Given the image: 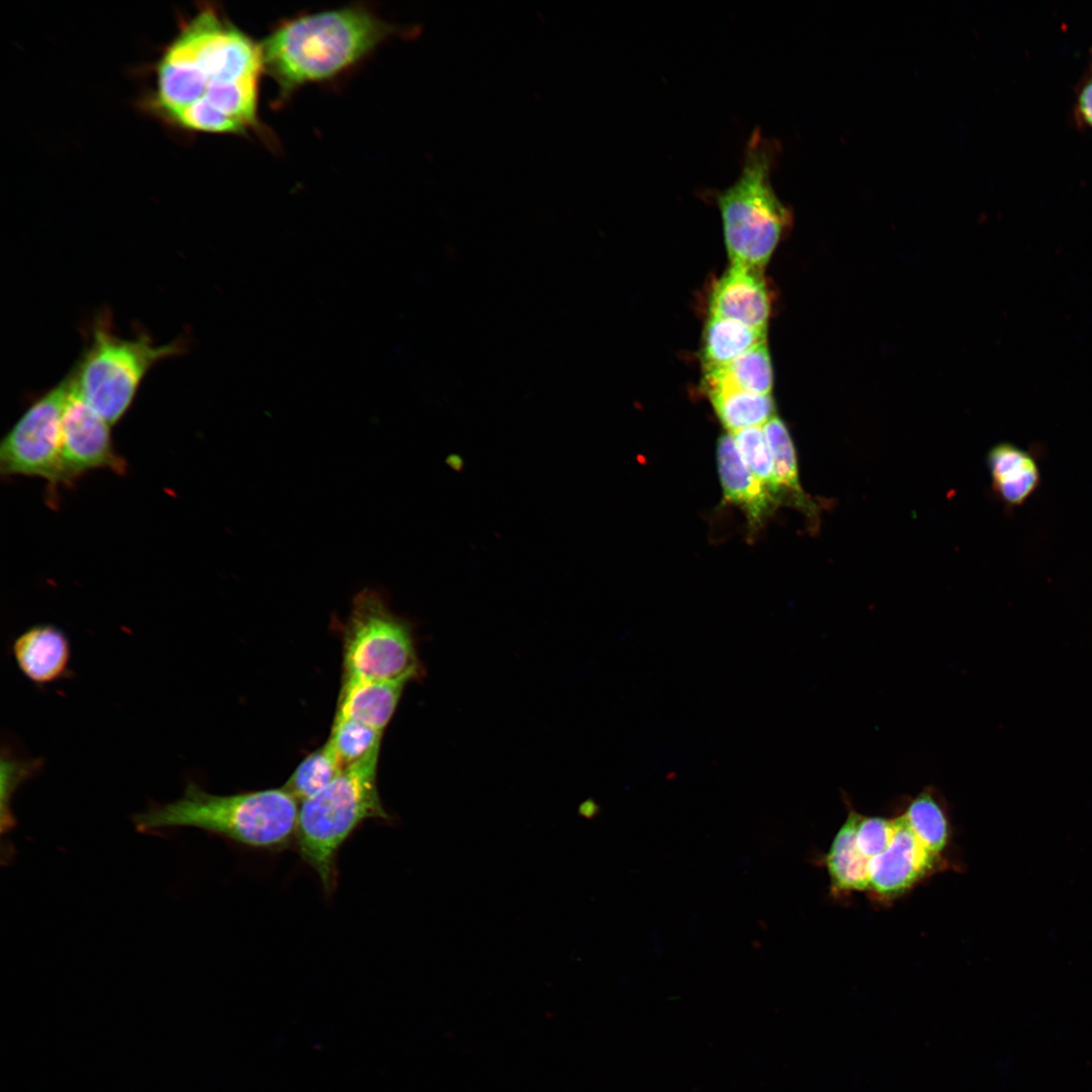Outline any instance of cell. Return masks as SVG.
Masks as SVG:
<instances>
[{"label": "cell", "mask_w": 1092, "mask_h": 1092, "mask_svg": "<svg viewBox=\"0 0 1092 1092\" xmlns=\"http://www.w3.org/2000/svg\"><path fill=\"white\" fill-rule=\"evenodd\" d=\"M774 460L776 477L782 497L788 498L793 506L809 515L816 512V506L803 491L798 474L797 454L788 428L777 416L763 426Z\"/></svg>", "instance_id": "obj_19"}, {"label": "cell", "mask_w": 1092, "mask_h": 1092, "mask_svg": "<svg viewBox=\"0 0 1092 1092\" xmlns=\"http://www.w3.org/2000/svg\"><path fill=\"white\" fill-rule=\"evenodd\" d=\"M12 650L19 669L36 684L61 677L70 658L67 637L52 625L29 628L15 639Z\"/></svg>", "instance_id": "obj_13"}, {"label": "cell", "mask_w": 1092, "mask_h": 1092, "mask_svg": "<svg viewBox=\"0 0 1092 1092\" xmlns=\"http://www.w3.org/2000/svg\"><path fill=\"white\" fill-rule=\"evenodd\" d=\"M298 801L283 787L233 795H213L189 782L183 795L133 816L143 833L200 829L239 844L280 850L295 840Z\"/></svg>", "instance_id": "obj_2"}, {"label": "cell", "mask_w": 1092, "mask_h": 1092, "mask_svg": "<svg viewBox=\"0 0 1092 1092\" xmlns=\"http://www.w3.org/2000/svg\"><path fill=\"white\" fill-rule=\"evenodd\" d=\"M717 462L726 500L743 510L751 527L758 528L772 512L778 502L748 469L732 434L723 435L719 439Z\"/></svg>", "instance_id": "obj_12"}, {"label": "cell", "mask_w": 1092, "mask_h": 1092, "mask_svg": "<svg viewBox=\"0 0 1092 1092\" xmlns=\"http://www.w3.org/2000/svg\"><path fill=\"white\" fill-rule=\"evenodd\" d=\"M406 682L344 677L337 715L351 718L383 732Z\"/></svg>", "instance_id": "obj_14"}, {"label": "cell", "mask_w": 1092, "mask_h": 1092, "mask_svg": "<svg viewBox=\"0 0 1092 1092\" xmlns=\"http://www.w3.org/2000/svg\"><path fill=\"white\" fill-rule=\"evenodd\" d=\"M772 368L766 341L724 367L705 371L704 390L735 388L755 394H770Z\"/></svg>", "instance_id": "obj_16"}, {"label": "cell", "mask_w": 1092, "mask_h": 1092, "mask_svg": "<svg viewBox=\"0 0 1092 1092\" xmlns=\"http://www.w3.org/2000/svg\"><path fill=\"white\" fill-rule=\"evenodd\" d=\"M70 374L37 398L18 419L0 444V469L7 475L43 478L51 486L63 482L62 416Z\"/></svg>", "instance_id": "obj_8"}, {"label": "cell", "mask_w": 1092, "mask_h": 1092, "mask_svg": "<svg viewBox=\"0 0 1092 1092\" xmlns=\"http://www.w3.org/2000/svg\"><path fill=\"white\" fill-rule=\"evenodd\" d=\"M993 487L1009 505H1020L1036 488L1039 480L1034 459L1011 444H998L988 454Z\"/></svg>", "instance_id": "obj_15"}, {"label": "cell", "mask_w": 1092, "mask_h": 1092, "mask_svg": "<svg viewBox=\"0 0 1092 1092\" xmlns=\"http://www.w3.org/2000/svg\"><path fill=\"white\" fill-rule=\"evenodd\" d=\"M422 674L410 623L378 592L359 593L344 632V677L407 684Z\"/></svg>", "instance_id": "obj_7"}, {"label": "cell", "mask_w": 1092, "mask_h": 1092, "mask_svg": "<svg viewBox=\"0 0 1092 1092\" xmlns=\"http://www.w3.org/2000/svg\"><path fill=\"white\" fill-rule=\"evenodd\" d=\"M184 348L180 341L155 345L146 335L122 339L99 323L71 373L83 398L112 426L130 407L149 370L161 360L183 353Z\"/></svg>", "instance_id": "obj_6"}, {"label": "cell", "mask_w": 1092, "mask_h": 1092, "mask_svg": "<svg viewBox=\"0 0 1092 1092\" xmlns=\"http://www.w3.org/2000/svg\"><path fill=\"white\" fill-rule=\"evenodd\" d=\"M779 153L778 141L755 127L736 180L725 189L703 192L720 210L731 265L762 270L792 224V211L771 184Z\"/></svg>", "instance_id": "obj_4"}, {"label": "cell", "mask_w": 1092, "mask_h": 1092, "mask_svg": "<svg viewBox=\"0 0 1092 1092\" xmlns=\"http://www.w3.org/2000/svg\"><path fill=\"white\" fill-rule=\"evenodd\" d=\"M706 393L722 425L730 433L762 427L776 416L770 394H755L735 388L712 389Z\"/></svg>", "instance_id": "obj_20"}, {"label": "cell", "mask_w": 1092, "mask_h": 1092, "mask_svg": "<svg viewBox=\"0 0 1092 1092\" xmlns=\"http://www.w3.org/2000/svg\"><path fill=\"white\" fill-rule=\"evenodd\" d=\"M393 28L363 8L289 20L260 44L263 70L283 90L329 79L371 52Z\"/></svg>", "instance_id": "obj_3"}, {"label": "cell", "mask_w": 1092, "mask_h": 1092, "mask_svg": "<svg viewBox=\"0 0 1092 1092\" xmlns=\"http://www.w3.org/2000/svg\"><path fill=\"white\" fill-rule=\"evenodd\" d=\"M857 817L858 813L850 810L825 856L832 888L837 892L869 890V859L855 842Z\"/></svg>", "instance_id": "obj_18"}, {"label": "cell", "mask_w": 1092, "mask_h": 1092, "mask_svg": "<svg viewBox=\"0 0 1092 1092\" xmlns=\"http://www.w3.org/2000/svg\"><path fill=\"white\" fill-rule=\"evenodd\" d=\"M382 732L364 723L336 714L327 740L342 769L379 754Z\"/></svg>", "instance_id": "obj_21"}, {"label": "cell", "mask_w": 1092, "mask_h": 1092, "mask_svg": "<svg viewBox=\"0 0 1092 1092\" xmlns=\"http://www.w3.org/2000/svg\"><path fill=\"white\" fill-rule=\"evenodd\" d=\"M730 434L748 469L779 504L782 500V494L762 427L748 428Z\"/></svg>", "instance_id": "obj_24"}, {"label": "cell", "mask_w": 1092, "mask_h": 1092, "mask_svg": "<svg viewBox=\"0 0 1092 1092\" xmlns=\"http://www.w3.org/2000/svg\"><path fill=\"white\" fill-rule=\"evenodd\" d=\"M1077 112L1082 120L1092 128V74L1084 81L1078 92Z\"/></svg>", "instance_id": "obj_26"}, {"label": "cell", "mask_w": 1092, "mask_h": 1092, "mask_svg": "<svg viewBox=\"0 0 1092 1092\" xmlns=\"http://www.w3.org/2000/svg\"><path fill=\"white\" fill-rule=\"evenodd\" d=\"M766 341V329L710 316L701 350L705 371L724 367L759 343Z\"/></svg>", "instance_id": "obj_17"}, {"label": "cell", "mask_w": 1092, "mask_h": 1092, "mask_svg": "<svg viewBox=\"0 0 1092 1092\" xmlns=\"http://www.w3.org/2000/svg\"><path fill=\"white\" fill-rule=\"evenodd\" d=\"M895 820L869 817L858 814L855 826V842L860 853L871 859L884 852L895 834Z\"/></svg>", "instance_id": "obj_25"}, {"label": "cell", "mask_w": 1092, "mask_h": 1092, "mask_svg": "<svg viewBox=\"0 0 1092 1092\" xmlns=\"http://www.w3.org/2000/svg\"><path fill=\"white\" fill-rule=\"evenodd\" d=\"M711 316L766 329L770 299L761 270L731 265L710 298Z\"/></svg>", "instance_id": "obj_11"}, {"label": "cell", "mask_w": 1092, "mask_h": 1092, "mask_svg": "<svg viewBox=\"0 0 1092 1092\" xmlns=\"http://www.w3.org/2000/svg\"><path fill=\"white\" fill-rule=\"evenodd\" d=\"M902 816L919 842L938 856L947 842L948 823L933 794L929 790L921 792L909 803Z\"/></svg>", "instance_id": "obj_22"}, {"label": "cell", "mask_w": 1092, "mask_h": 1092, "mask_svg": "<svg viewBox=\"0 0 1092 1092\" xmlns=\"http://www.w3.org/2000/svg\"><path fill=\"white\" fill-rule=\"evenodd\" d=\"M894 820L890 845L868 862L869 890L881 899L909 890L930 872L937 857L919 842L902 815Z\"/></svg>", "instance_id": "obj_10"}, {"label": "cell", "mask_w": 1092, "mask_h": 1092, "mask_svg": "<svg viewBox=\"0 0 1092 1092\" xmlns=\"http://www.w3.org/2000/svg\"><path fill=\"white\" fill-rule=\"evenodd\" d=\"M69 374L70 388L62 416L64 483L94 469L121 472L125 465L114 450L110 425L87 403Z\"/></svg>", "instance_id": "obj_9"}, {"label": "cell", "mask_w": 1092, "mask_h": 1092, "mask_svg": "<svg viewBox=\"0 0 1092 1092\" xmlns=\"http://www.w3.org/2000/svg\"><path fill=\"white\" fill-rule=\"evenodd\" d=\"M260 46L213 8L187 21L163 52L152 107L175 126L242 133L257 123Z\"/></svg>", "instance_id": "obj_1"}, {"label": "cell", "mask_w": 1092, "mask_h": 1092, "mask_svg": "<svg viewBox=\"0 0 1092 1092\" xmlns=\"http://www.w3.org/2000/svg\"><path fill=\"white\" fill-rule=\"evenodd\" d=\"M342 770L327 741L296 766L283 788L301 803L326 788Z\"/></svg>", "instance_id": "obj_23"}, {"label": "cell", "mask_w": 1092, "mask_h": 1092, "mask_svg": "<svg viewBox=\"0 0 1092 1092\" xmlns=\"http://www.w3.org/2000/svg\"><path fill=\"white\" fill-rule=\"evenodd\" d=\"M379 754L344 768L326 788L299 803L295 841L301 858L334 889L338 852L367 819L390 820L377 788Z\"/></svg>", "instance_id": "obj_5"}]
</instances>
